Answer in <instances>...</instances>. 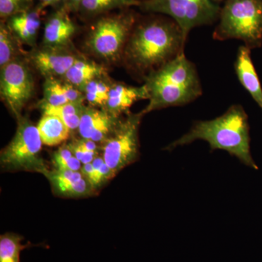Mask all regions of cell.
<instances>
[{
	"label": "cell",
	"mask_w": 262,
	"mask_h": 262,
	"mask_svg": "<svg viewBox=\"0 0 262 262\" xmlns=\"http://www.w3.org/2000/svg\"><path fill=\"white\" fill-rule=\"evenodd\" d=\"M64 8L56 9L49 15L45 24L43 46L51 47H70L77 26Z\"/></svg>",
	"instance_id": "obj_13"
},
{
	"label": "cell",
	"mask_w": 262,
	"mask_h": 262,
	"mask_svg": "<svg viewBox=\"0 0 262 262\" xmlns=\"http://www.w3.org/2000/svg\"><path fill=\"white\" fill-rule=\"evenodd\" d=\"M42 175L48 179L53 191L59 196L82 198L96 192L92 184L81 171L53 168L48 169Z\"/></svg>",
	"instance_id": "obj_12"
},
{
	"label": "cell",
	"mask_w": 262,
	"mask_h": 262,
	"mask_svg": "<svg viewBox=\"0 0 262 262\" xmlns=\"http://www.w3.org/2000/svg\"><path fill=\"white\" fill-rule=\"evenodd\" d=\"M34 7V0H0V18L1 20H5Z\"/></svg>",
	"instance_id": "obj_27"
},
{
	"label": "cell",
	"mask_w": 262,
	"mask_h": 262,
	"mask_svg": "<svg viewBox=\"0 0 262 262\" xmlns=\"http://www.w3.org/2000/svg\"><path fill=\"white\" fill-rule=\"evenodd\" d=\"M222 0H149L139 8L144 13L165 15L173 19L187 41L195 27L211 25L219 20Z\"/></svg>",
	"instance_id": "obj_6"
},
{
	"label": "cell",
	"mask_w": 262,
	"mask_h": 262,
	"mask_svg": "<svg viewBox=\"0 0 262 262\" xmlns=\"http://www.w3.org/2000/svg\"><path fill=\"white\" fill-rule=\"evenodd\" d=\"M82 173L92 184L95 191L116 176L105 163L101 154L96 156L92 163L84 165Z\"/></svg>",
	"instance_id": "obj_24"
},
{
	"label": "cell",
	"mask_w": 262,
	"mask_h": 262,
	"mask_svg": "<svg viewBox=\"0 0 262 262\" xmlns=\"http://www.w3.org/2000/svg\"><path fill=\"white\" fill-rule=\"evenodd\" d=\"M144 115L141 112L127 114L101 145L103 160L115 175L139 158V127Z\"/></svg>",
	"instance_id": "obj_8"
},
{
	"label": "cell",
	"mask_w": 262,
	"mask_h": 262,
	"mask_svg": "<svg viewBox=\"0 0 262 262\" xmlns=\"http://www.w3.org/2000/svg\"><path fill=\"white\" fill-rule=\"evenodd\" d=\"M80 55L70 47L42 46L29 55V62L45 79H63Z\"/></svg>",
	"instance_id": "obj_10"
},
{
	"label": "cell",
	"mask_w": 262,
	"mask_h": 262,
	"mask_svg": "<svg viewBox=\"0 0 262 262\" xmlns=\"http://www.w3.org/2000/svg\"><path fill=\"white\" fill-rule=\"evenodd\" d=\"M139 3H144V2L149 1V0H138Z\"/></svg>",
	"instance_id": "obj_30"
},
{
	"label": "cell",
	"mask_w": 262,
	"mask_h": 262,
	"mask_svg": "<svg viewBox=\"0 0 262 262\" xmlns=\"http://www.w3.org/2000/svg\"><path fill=\"white\" fill-rule=\"evenodd\" d=\"M42 115H52L59 117L70 128L71 132H78L81 117L85 105L84 103H69L61 106H50L42 102L38 103Z\"/></svg>",
	"instance_id": "obj_21"
},
{
	"label": "cell",
	"mask_w": 262,
	"mask_h": 262,
	"mask_svg": "<svg viewBox=\"0 0 262 262\" xmlns=\"http://www.w3.org/2000/svg\"><path fill=\"white\" fill-rule=\"evenodd\" d=\"M139 5L138 0H82L77 14L84 20H92L115 10L129 9Z\"/></svg>",
	"instance_id": "obj_20"
},
{
	"label": "cell",
	"mask_w": 262,
	"mask_h": 262,
	"mask_svg": "<svg viewBox=\"0 0 262 262\" xmlns=\"http://www.w3.org/2000/svg\"><path fill=\"white\" fill-rule=\"evenodd\" d=\"M29 63L20 57L1 68L2 100L16 119L34 94L35 80Z\"/></svg>",
	"instance_id": "obj_9"
},
{
	"label": "cell",
	"mask_w": 262,
	"mask_h": 262,
	"mask_svg": "<svg viewBox=\"0 0 262 262\" xmlns=\"http://www.w3.org/2000/svg\"><path fill=\"white\" fill-rule=\"evenodd\" d=\"M82 0H66L64 8L70 13H78Z\"/></svg>",
	"instance_id": "obj_29"
},
{
	"label": "cell",
	"mask_w": 262,
	"mask_h": 262,
	"mask_svg": "<svg viewBox=\"0 0 262 262\" xmlns=\"http://www.w3.org/2000/svg\"><path fill=\"white\" fill-rule=\"evenodd\" d=\"M182 29L170 17H149L139 20L133 29L122 61L127 70L145 80L184 52Z\"/></svg>",
	"instance_id": "obj_1"
},
{
	"label": "cell",
	"mask_w": 262,
	"mask_h": 262,
	"mask_svg": "<svg viewBox=\"0 0 262 262\" xmlns=\"http://www.w3.org/2000/svg\"><path fill=\"white\" fill-rule=\"evenodd\" d=\"M23 237L18 234L6 233L0 237V262H20L22 250L29 245L22 244Z\"/></svg>",
	"instance_id": "obj_25"
},
{
	"label": "cell",
	"mask_w": 262,
	"mask_h": 262,
	"mask_svg": "<svg viewBox=\"0 0 262 262\" xmlns=\"http://www.w3.org/2000/svg\"><path fill=\"white\" fill-rule=\"evenodd\" d=\"M251 51L245 46L239 48L234 69L239 82L262 110L261 84L251 59Z\"/></svg>",
	"instance_id": "obj_16"
},
{
	"label": "cell",
	"mask_w": 262,
	"mask_h": 262,
	"mask_svg": "<svg viewBox=\"0 0 262 262\" xmlns=\"http://www.w3.org/2000/svg\"><path fill=\"white\" fill-rule=\"evenodd\" d=\"M85 39V48L93 56L106 63L122 61L124 51L137 15L126 9L94 19Z\"/></svg>",
	"instance_id": "obj_4"
},
{
	"label": "cell",
	"mask_w": 262,
	"mask_h": 262,
	"mask_svg": "<svg viewBox=\"0 0 262 262\" xmlns=\"http://www.w3.org/2000/svg\"><path fill=\"white\" fill-rule=\"evenodd\" d=\"M113 83V82L110 80L108 76L95 79L90 82L82 91L85 97V101L89 103V106L104 108L107 102Z\"/></svg>",
	"instance_id": "obj_23"
},
{
	"label": "cell",
	"mask_w": 262,
	"mask_h": 262,
	"mask_svg": "<svg viewBox=\"0 0 262 262\" xmlns=\"http://www.w3.org/2000/svg\"><path fill=\"white\" fill-rule=\"evenodd\" d=\"M149 99V91L146 84L141 87L128 85L122 82H113L107 102L103 110L116 117L128 114L133 105L141 100Z\"/></svg>",
	"instance_id": "obj_14"
},
{
	"label": "cell",
	"mask_w": 262,
	"mask_h": 262,
	"mask_svg": "<svg viewBox=\"0 0 262 262\" xmlns=\"http://www.w3.org/2000/svg\"><path fill=\"white\" fill-rule=\"evenodd\" d=\"M196 140L206 141L211 151L225 150L244 165L257 170L251 153L248 117L241 105H232L222 116L211 120L196 121L187 134L166 147L174 149Z\"/></svg>",
	"instance_id": "obj_2"
},
{
	"label": "cell",
	"mask_w": 262,
	"mask_h": 262,
	"mask_svg": "<svg viewBox=\"0 0 262 262\" xmlns=\"http://www.w3.org/2000/svg\"><path fill=\"white\" fill-rule=\"evenodd\" d=\"M40 102L50 106H61L69 103H84V93L63 79H46Z\"/></svg>",
	"instance_id": "obj_17"
},
{
	"label": "cell",
	"mask_w": 262,
	"mask_h": 262,
	"mask_svg": "<svg viewBox=\"0 0 262 262\" xmlns=\"http://www.w3.org/2000/svg\"><path fill=\"white\" fill-rule=\"evenodd\" d=\"M149 103L141 113L146 115L170 106H184L203 94L195 65L184 53L145 78Z\"/></svg>",
	"instance_id": "obj_3"
},
{
	"label": "cell",
	"mask_w": 262,
	"mask_h": 262,
	"mask_svg": "<svg viewBox=\"0 0 262 262\" xmlns=\"http://www.w3.org/2000/svg\"><path fill=\"white\" fill-rule=\"evenodd\" d=\"M121 119L103 108L85 106L81 117L79 134L81 138L94 141L101 146L113 134Z\"/></svg>",
	"instance_id": "obj_11"
},
{
	"label": "cell",
	"mask_w": 262,
	"mask_h": 262,
	"mask_svg": "<svg viewBox=\"0 0 262 262\" xmlns=\"http://www.w3.org/2000/svg\"><path fill=\"white\" fill-rule=\"evenodd\" d=\"M74 155L82 165L92 163L96 156L101 151V146L90 139L78 138L68 143Z\"/></svg>",
	"instance_id": "obj_26"
},
{
	"label": "cell",
	"mask_w": 262,
	"mask_h": 262,
	"mask_svg": "<svg viewBox=\"0 0 262 262\" xmlns=\"http://www.w3.org/2000/svg\"><path fill=\"white\" fill-rule=\"evenodd\" d=\"M107 76V69L104 66L80 56L67 72L63 80L82 91L91 81Z\"/></svg>",
	"instance_id": "obj_18"
},
{
	"label": "cell",
	"mask_w": 262,
	"mask_h": 262,
	"mask_svg": "<svg viewBox=\"0 0 262 262\" xmlns=\"http://www.w3.org/2000/svg\"><path fill=\"white\" fill-rule=\"evenodd\" d=\"M45 10L37 5L32 9L12 15L5 21L21 44L35 47Z\"/></svg>",
	"instance_id": "obj_15"
},
{
	"label": "cell",
	"mask_w": 262,
	"mask_h": 262,
	"mask_svg": "<svg viewBox=\"0 0 262 262\" xmlns=\"http://www.w3.org/2000/svg\"><path fill=\"white\" fill-rule=\"evenodd\" d=\"M17 121L14 137L0 155L2 168L44 173L48 168L41 157L43 144L37 127L27 117H20Z\"/></svg>",
	"instance_id": "obj_7"
},
{
	"label": "cell",
	"mask_w": 262,
	"mask_h": 262,
	"mask_svg": "<svg viewBox=\"0 0 262 262\" xmlns=\"http://www.w3.org/2000/svg\"><path fill=\"white\" fill-rule=\"evenodd\" d=\"M65 3L66 0H39L38 5L44 10L49 7L58 9L64 8Z\"/></svg>",
	"instance_id": "obj_28"
},
{
	"label": "cell",
	"mask_w": 262,
	"mask_h": 262,
	"mask_svg": "<svg viewBox=\"0 0 262 262\" xmlns=\"http://www.w3.org/2000/svg\"><path fill=\"white\" fill-rule=\"evenodd\" d=\"M21 42L17 39L5 20L0 24V68L20 58L23 55Z\"/></svg>",
	"instance_id": "obj_22"
},
{
	"label": "cell",
	"mask_w": 262,
	"mask_h": 262,
	"mask_svg": "<svg viewBox=\"0 0 262 262\" xmlns=\"http://www.w3.org/2000/svg\"><path fill=\"white\" fill-rule=\"evenodd\" d=\"M213 33L215 40L236 39L250 50L262 46V0H226Z\"/></svg>",
	"instance_id": "obj_5"
},
{
	"label": "cell",
	"mask_w": 262,
	"mask_h": 262,
	"mask_svg": "<svg viewBox=\"0 0 262 262\" xmlns=\"http://www.w3.org/2000/svg\"><path fill=\"white\" fill-rule=\"evenodd\" d=\"M37 127L42 144L48 146L63 144L72 134L64 122L55 115H42Z\"/></svg>",
	"instance_id": "obj_19"
}]
</instances>
